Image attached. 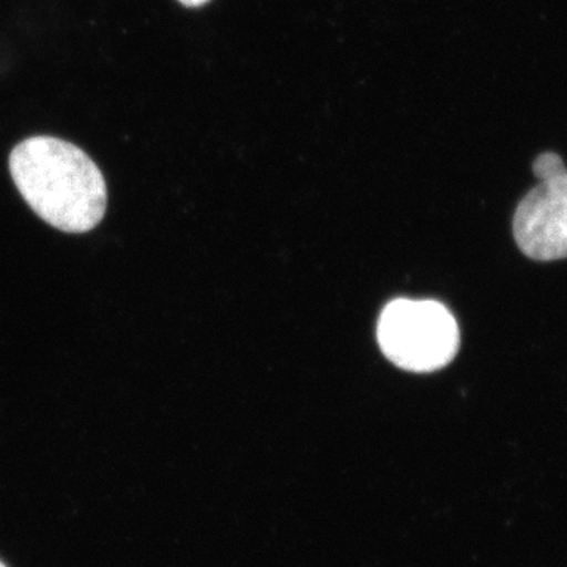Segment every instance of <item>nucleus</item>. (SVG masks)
Segmentation results:
<instances>
[{"instance_id":"nucleus-1","label":"nucleus","mask_w":567,"mask_h":567,"mask_svg":"<svg viewBox=\"0 0 567 567\" xmlns=\"http://www.w3.org/2000/svg\"><path fill=\"white\" fill-rule=\"evenodd\" d=\"M10 171L29 207L55 229L84 234L102 223L106 182L76 145L58 137H31L11 152Z\"/></svg>"},{"instance_id":"nucleus-2","label":"nucleus","mask_w":567,"mask_h":567,"mask_svg":"<svg viewBox=\"0 0 567 567\" xmlns=\"http://www.w3.org/2000/svg\"><path fill=\"white\" fill-rule=\"evenodd\" d=\"M379 344L391 363L412 372H432L456 357V319L436 301L395 300L379 320Z\"/></svg>"},{"instance_id":"nucleus-3","label":"nucleus","mask_w":567,"mask_h":567,"mask_svg":"<svg viewBox=\"0 0 567 567\" xmlns=\"http://www.w3.org/2000/svg\"><path fill=\"white\" fill-rule=\"evenodd\" d=\"M539 185L518 204L514 238L525 256L539 262L567 259V167L557 153L533 163Z\"/></svg>"},{"instance_id":"nucleus-4","label":"nucleus","mask_w":567,"mask_h":567,"mask_svg":"<svg viewBox=\"0 0 567 567\" xmlns=\"http://www.w3.org/2000/svg\"><path fill=\"white\" fill-rule=\"evenodd\" d=\"M183 6L188 7H199L203 6V3L208 2V0H181Z\"/></svg>"},{"instance_id":"nucleus-5","label":"nucleus","mask_w":567,"mask_h":567,"mask_svg":"<svg viewBox=\"0 0 567 567\" xmlns=\"http://www.w3.org/2000/svg\"><path fill=\"white\" fill-rule=\"evenodd\" d=\"M0 567H6V565H3V563H2V561H0Z\"/></svg>"}]
</instances>
